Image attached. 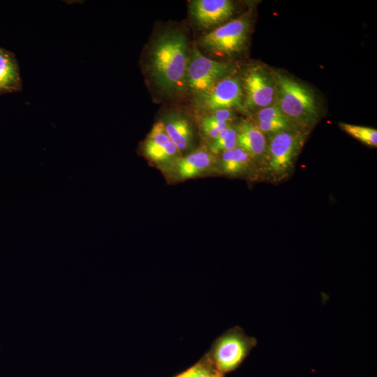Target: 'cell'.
Masks as SVG:
<instances>
[{"instance_id":"7402d4cb","label":"cell","mask_w":377,"mask_h":377,"mask_svg":"<svg viewBox=\"0 0 377 377\" xmlns=\"http://www.w3.org/2000/svg\"><path fill=\"white\" fill-rule=\"evenodd\" d=\"M205 117L214 121L229 123L234 117L233 112L230 109L218 110L210 112Z\"/></svg>"},{"instance_id":"8fae6325","label":"cell","mask_w":377,"mask_h":377,"mask_svg":"<svg viewBox=\"0 0 377 377\" xmlns=\"http://www.w3.org/2000/svg\"><path fill=\"white\" fill-rule=\"evenodd\" d=\"M234 5L228 0H195L190 12L197 24L204 28L220 24L230 17Z\"/></svg>"},{"instance_id":"4fadbf2b","label":"cell","mask_w":377,"mask_h":377,"mask_svg":"<svg viewBox=\"0 0 377 377\" xmlns=\"http://www.w3.org/2000/svg\"><path fill=\"white\" fill-rule=\"evenodd\" d=\"M22 79L15 55L0 47V94L22 90Z\"/></svg>"},{"instance_id":"9c48e42d","label":"cell","mask_w":377,"mask_h":377,"mask_svg":"<svg viewBox=\"0 0 377 377\" xmlns=\"http://www.w3.org/2000/svg\"><path fill=\"white\" fill-rule=\"evenodd\" d=\"M144 154L152 162L166 164L180 157V152L167 134L162 121L156 123L143 144Z\"/></svg>"},{"instance_id":"d6986e66","label":"cell","mask_w":377,"mask_h":377,"mask_svg":"<svg viewBox=\"0 0 377 377\" xmlns=\"http://www.w3.org/2000/svg\"><path fill=\"white\" fill-rule=\"evenodd\" d=\"M258 129L265 135H271L280 131L293 128L286 119H279L269 121H252Z\"/></svg>"},{"instance_id":"6da1fadb","label":"cell","mask_w":377,"mask_h":377,"mask_svg":"<svg viewBox=\"0 0 377 377\" xmlns=\"http://www.w3.org/2000/svg\"><path fill=\"white\" fill-rule=\"evenodd\" d=\"M147 68L156 87L167 96L176 95L186 86L189 57L185 34L178 29H165L150 47Z\"/></svg>"},{"instance_id":"9a60e30c","label":"cell","mask_w":377,"mask_h":377,"mask_svg":"<svg viewBox=\"0 0 377 377\" xmlns=\"http://www.w3.org/2000/svg\"><path fill=\"white\" fill-rule=\"evenodd\" d=\"M252 161L244 150L237 147L221 154L220 166L227 175L240 176L249 171Z\"/></svg>"},{"instance_id":"2e32d148","label":"cell","mask_w":377,"mask_h":377,"mask_svg":"<svg viewBox=\"0 0 377 377\" xmlns=\"http://www.w3.org/2000/svg\"><path fill=\"white\" fill-rule=\"evenodd\" d=\"M237 147L236 128L228 126L223 129L209 145V151L213 154L222 153Z\"/></svg>"},{"instance_id":"44dd1931","label":"cell","mask_w":377,"mask_h":377,"mask_svg":"<svg viewBox=\"0 0 377 377\" xmlns=\"http://www.w3.org/2000/svg\"><path fill=\"white\" fill-rule=\"evenodd\" d=\"M283 119H285L284 117L279 108L274 103L269 106L258 110L255 114L254 121H269Z\"/></svg>"},{"instance_id":"3957f363","label":"cell","mask_w":377,"mask_h":377,"mask_svg":"<svg viewBox=\"0 0 377 377\" xmlns=\"http://www.w3.org/2000/svg\"><path fill=\"white\" fill-rule=\"evenodd\" d=\"M306 138V132L291 128L269 136L264 172L278 182L288 177Z\"/></svg>"},{"instance_id":"52a82bcc","label":"cell","mask_w":377,"mask_h":377,"mask_svg":"<svg viewBox=\"0 0 377 377\" xmlns=\"http://www.w3.org/2000/svg\"><path fill=\"white\" fill-rule=\"evenodd\" d=\"M228 71L226 64L209 59L193 48L188 59L186 86L197 94L202 93L225 77Z\"/></svg>"},{"instance_id":"277c9868","label":"cell","mask_w":377,"mask_h":377,"mask_svg":"<svg viewBox=\"0 0 377 377\" xmlns=\"http://www.w3.org/2000/svg\"><path fill=\"white\" fill-rule=\"evenodd\" d=\"M256 344V338L235 327L214 341L207 355L215 368L225 375L237 369Z\"/></svg>"},{"instance_id":"ba28073f","label":"cell","mask_w":377,"mask_h":377,"mask_svg":"<svg viewBox=\"0 0 377 377\" xmlns=\"http://www.w3.org/2000/svg\"><path fill=\"white\" fill-rule=\"evenodd\" d=\"M243 87L245 91L243 103L245 110H260L275 102L276 84L273 75H269L261 66L252 67L245 72Z\"/></svg>"},{"instance_id":"ac0fdd59","label":"cell","mask_w":377,"mask_h":377,"mask_svg":"<svg viewBox=\"0 0 377 377\" xmlns=\"http://www.w3.org/2000/svg\"><path fill=\"white\" fill-rule=\"evenodd\" d=\"M175 377H224L212 363L207 354L186 371Z\"/></svg>"},{"instance_id":"e0dca14e","label":"cell","mask_w":377,"mask_h":377,"mask_svg":"<svg viewBox=\"0 0 377 377\" xmlns=\"http://www.w3.org/2000/svg\"><path fill=\"white\" fill-rule=\"evenodd\" d=\"M340 128L361 142L372 147H377V130L373 128L340 123Z\"/></svg>"},{"instance_id":"8992f818","label":"cell","mask_w":377,"mask_h":377,"mask_svg":"<svg viewBox=\"0 0 377 377\" xmlns=\"http://www.w3.org/2000/svg\"><path fill=\"white\" fill-rule=\"evenodd\" d=\"M242 98L243 91L239 80L235 77H225L207 91L197 94L195 103L199 110L209 112L232 108L246 111Z\"/></svg>"},{"instance_id":"7c38bea8","label":"cell","mask_w":377,"mask_h":377,"mask_svg":"<svg viewBox=\"0 0 377 377\" xmlns=\"http://www.w3.org/2000/svg\"><path fill=\"white\" fill-rule=\"evenodd\" d=\"M214 162L213 155L204 150L193 151L179 157L175 163V171L180 179H188L199 176L209 170Z\"/></svg>"},{"instance_id":"7a4b0ae2","label":"cell","mask_w":377,"mask_h":377,"mask_svg":"<svg viewBox=\"0 0 377 377\" xmlns=\"http://www.w3.org/2000/svg\"><path fill=\"white\" fill-rule=\"evenodd\" d=\"M276 84L274 103L295 128L307 132L318 120L319 108L312 92L293 78L274 71Z\"/></svg>"},{"instance_id":"ffe728a7","label":"cell","mask_w":377,"mask_h":377,"mask_svg":"<svg viewBox=\"0 0 377 377\" xmlns=\"http://www.w3.org/2000/svg\"><path fill=\"white\" fill-rule=\"evenodd\" d=\"M229 126V123L212 121L205 116L200 119V126L204 134L212 140L217 137L219 133Z\"/></svg>"},{"instance_id":"5b68a950","label":"cell","mask_w":377,"mask_h":377,"mask_svg":"<svg viewBox=\"0 0 377 377\" xmlns=\"http://www.w3.org/2000/svg\"><path fill=\"white\" fill-rule=\"evenodd\" d=\"M249 22L242 17L230 21L202 36L200 46L215 55H230L239 52L245 45Z\"/></svg>"},{"instance_id":"5bb4252c","label":"cell","mask_w":377,"mask_h":377,"mask_svg":"<svg viewBox=\"0 0 377 377\" xmlns=\"http://www.w3.org/2000/svg\"><path fill=\"white\" fill-rule=\"evenodd\" d=\"M165 130L180 154L186 151L193 142V130L188 121L178 114H172L162 121Z\"/></svg>"},{"instance_id":"30bf717a","label":"cell","mask_w":377,"mask_h":377,"mask_svg":"<svg viewBox=\"0 0 377 377\" xmlns=\"http://www.w3.org/2000/svg\"><path fill=\"white\" fill-rule=\"evenodd\" d=\"M235 128L237 147L259 163L264 172L267 154L266 135L250 120H242Z\"/></svg>"}]
</instances>
